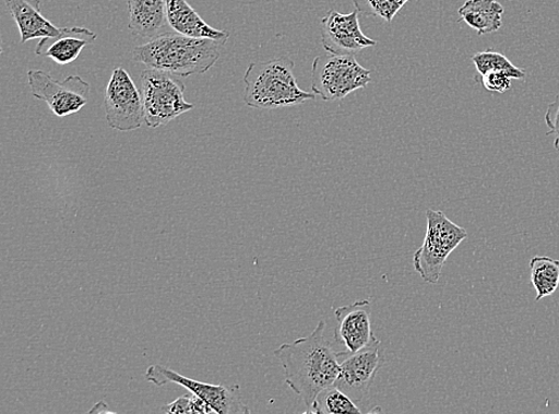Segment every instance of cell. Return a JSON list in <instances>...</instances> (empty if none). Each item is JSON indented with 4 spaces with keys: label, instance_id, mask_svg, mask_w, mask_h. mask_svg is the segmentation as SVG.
I'll use <instances>...</instances> for the list:
<instances>
[{
    "label": "cell",
    "instance_id": "6da1fadb",
    "mask_svg": "<svg viewBox=\"0 0 559 414\" xmlns=\"http://www.w3.org/2000/svg\"><path fill=\"white\" fill-rule=\"evenodd\" d=\"M326 323L320 320L308 338L281 345L275 356L284 370L285 383L302 399L307 412L318 395L334 385L341 371V358L324 338Z\"/></svg>",
    "mask_w": 559,
    "mask_h": 414
},
{
    "label": "cell",
    "instance_id": "7a4b0ae2",
    "mask_svg": "<svg viewBox=\"0 0 559 414\" xmlns=\"http://www.w3.org/2000/svg\"><path fill=\"white\" fill-rule=\"evenodd\" d=\"M224 46L212 38L165 33L134 48L133 59L178 76L204 74L215 67Z\"/></svg>",
    "mask_w": 559,
    "mask_h": 414
},
{
    "label": "cell",
    "instance_id": "3957f363",
    "mask_svg": "<svg viewBox=\"0 0 559 414\" xmlns=\"http://www.w3.org/2000/svg\"><path fill=\"white\" fill-rule=\"evenodd\" d=\"M243 100L254 109H280L300 106L317 95L298 86L294 61L288 57L266 62H252L245 76Z\"/></svg>",
    "mask_w": 559,
    "mask_h": 414
},
{
    "label": "cell",
    "instance_id": "277c9868",
    "mask_svg": "<svg viewBox=\"0 0 559 414\" xmlns=\"http://www.w3.org/2000/svg\"><path fill=\"white\" fill-rule=\"evenodd\" d=\"M426 220L425 240L413 256V265L425 282L437 284L449 256L467 238V232L444 212L428 210Z\"/></svg>",
    "mask_w": 559,
    "mask_h": 414
},
{
    "label": "cell",
    "instance_id": "5b68a950",
    "mask_svg": "<svg viewBox=\"0 0 559 414\" xmlns=\"http://www.w3.org/2000/svg\"><path fill=\"white\" fill-rule=\"evenodd\" d=\"M140 81L145 123L150 128L166 126L194 108L186 99V85L180 76L148 68L141 72Z\"/></svg>",
    "mask_w": 559,
    "mask_h": 414
},
{
    "label": "cell",
    "instance_id": "8992f818",
    "mask_svg": "<svg viewBox=\"0 0 559 414\" xmlns=\"http://www.w3.org/2000/svg\"><path fill=\"white\" fill-rule=\"evenodd\" d=\"M371 83V71L364 69L354 56L318 57L311 70V90L323 100H342Z\"/></svg>",
    "mask_w": 559,
    "mask_h": 414
},
{
    "label": "cell",
    "instance_id": "52a82bcc",
    "mask_svg": "<svg viewBox=\"0 0 559 414\" xmlns=\"http://www.w3.org/2000/svg\"><path fill=\"white\" fill-rule=\"evenodd\" d=\"M108 125L119 132H132L145 122L142 94L132 76L122 69H115L104 95Z\"/></svg>",
    "mask_w": 559,
    "mask_h": 414
},
{
    "label": "cell",
    "instance_id": "ba28073f",
    "mask_svg": "<svg viewBox=\"0 0 559 414\" xmlns=\"http://www.w3.org/2000/svg\"><path fill=\"white\" fill-rule=\"evenodd\" d=\"M32 95L47 103L58 118L80 113L88 103L91 86L80 75H70L59 82L43 70H29Z\"/></svg>",
    "mask_w": 559,
    "mask_h": 414
},
{
    "label": "cell",
    "instance_id": "9c48e42d",
    "mask_svg": "<svg viewBox=\"0 0 559 414\" xmlns=\"http://www.w3.org/2000/svg\"><path fill=\"white\" fill-rule=\"evenodd\" d=\"M146 380L155 386L177 383L187 388L193 395L205 401L218 414H247L250 409L243 404L239 386L226 387L194 381L175 370L154 365L146 371Z\"/></svg>",
    "mask_w": 559,
    "mask_h": 414
},
{
    "label": "cell",
    "instance_id": "30bf717a",
    "mask_svg": "<svg viewBox=\"0 0 559 414\" xmlns=\"http://www.w3.org/2000/svg\"><path fill=\"white\" fill-rule=\"evenodd\" d=\"M341 371L335 386L340 387L356 404L369 395L376 375L384 366V348L376 335L361 351L342 356Z\"/></svg>",
    "mask_w": 559,
    "mask_h": 414
},
{
    "label": "cell",
    "instance_id": "8fae6325",
    "mask_svg": "<svg viewBox=\"0 0 559 414\" xmlns=\"http://www.w3.org/2000/svg\"><path fill=\"white\" fill-rule=\"evenodd\" d=\"M359 11L341 14L330 10L320 22L321 44L328 54L336 56H356L362 49L373 47L377 42L360 29Z\"/></svg>",
    "mask_w": 559,
    "mask_h": 414
},
{
    "label": "cell",
    "instance_id": "7c38bea8",
    "mask_svg": "<svg viewBox=\"0 0 559 414\" xmlns=\"http://www.w3.org/2000/svg\"><path fill=\"white\" fill-rule=\"evenodd\" d=\"M336 327L334 340L344 347L340 357L355 354L368 346L374 338L371 323V303L360 300L334 309Z\"/></svg>",
    "mask_w": 559,
    "mask_h": 414
},
{
    "label": "cell",
    "instance_id": "4fadbf2b",
    "mask_svg": "<svg viewBox=\"0 0 559 414\" xmlns=\"http://www.w3.org/2000/svg\"><path fill=\"white\" fill-rule=\"evenodd\" d=\"M97 34L86 28H62L56 37H44L37 44L35 54L49 58L59 64H69L80 58L82 50L97 40Z\"/></svg>",
    "mask_w": 559,
    "mask_h": 414
},
{
    "label": "cell",
    "instance_id": "5bb4252c",
    "mask_svg": "<svg viewBox=\"0 0 559 414\" xmlns=\"http://www.w3.org/2000/svg\"><path fill=\"white\" fill-rule=\"evenodd\" d=\"M165 7L167 23L176 33L197 38H212L225 45L229 40L227 32L211 27L188 0H165Z\"/></svg>",
    "mask_w": 559,
    "mask_h": 414
},
{
    "label": "cell",
    "instance_id": "9a60e30c",
    "mask_svg": "<svg viewBox=\"0 0 559 414\" xmlns=\"http://www.w3.org/2000/svg\"><path fill=\"white\" fill-rule=\"evenodd\" d=\"M4 3L17 23L22 44L56 37L62 31L43 15L40 0H4Z\"/></svg>",
    "mask_w": 559,
    "mask_h": 414
},
{
    "label": "cell",
    "instance_id": "2e32d148",
    "mask_svg": "<svg viewBox=\"0 0 559 414\" xmlns=\"http://www.w3.org/2000/svg\"><path fill=\"white\" fill-rule=\"evenodd\" d=\"M128 28L142 38L157 37L165 34L168 23L165 0H128Z\"/></svg>",
    "mask_w": 559,
    "mask_h": 414
},
{
    "label": "cell",
    "instance_id": "e0dca14e",
    "mask_svg": "<svg viewBox=\"0 0 559 414\" xmlns=\"http://www.w3.org/2000/svg\"><path fill=\"white\" fill-rule=\"evenodd\" d=\"M503 12L504 9L498 0H466L459 10L461 20L478 35L500 31Z\"/></svg>",
    "mask_w": 559,
    "mask_h": 414
},
{
    "label": "cell",
    "instance_id": "ac0fdd59",
    "mask_svg": "<svg viewBox=\"0 0 559 414\" xmlns=\"http://www.w3.org/2000/svg\"><path fill=\"white\" fill-rule=\"evenodd\" d=\"M531 283L536 289V301L552 295L559 286V261L551 257H533L530 262Z\"/></svg>",
    "mask_w": 559,
    "mask_h": 414
},
{
    "label": "cell",
    "instance_id": "d6986e66",
    "mask_svg": "<svg viewBox=\"0 0 559 414\" xmlns=\"http://www.w3.org/2000/svg\"><path fill=\"white\" fill-rule=\"evenodd\" d=\"M307 413L359 414L362 413V411L340 387L332 385L318 395L313 407Z\"/></svg>",
    "mask_w": 559,
    "mask_h": 414
},
{
    "label": "cell",
    "instance_id": "ffe728a7",
    "mask_svg": "<svg viewBox=\"0 0 559 414\" xmlns=\"http://www.w3.org/2000/svg\"><path fill=\"white\" fill-rule=\"evenodd\" d=\"M472 60L479 75H484L490 71H504L509 72L515 81H524L526 78V73L523 69L516 68L509 58H506L503 55L499 54V51L492 49L479 51Z\"/></svg>",
    "mask_w": 559,
    "mask_h": 414
},
{
    "label": "cell",
    "instance_id": "44dd1931",
    "mask_svg": "<svg viewBox=\"0 0 559 414\" xmlns=\"http://www.w3.org/2000/svg\"><path fill=\"white\" fill-rule=\"evenodd\" d=\"M409 0H354L359 14L366 17H376L392 23L400 10Z\"/></svg>",
    "mask_w": 559,
    "mask_h": 414
},
{
    "label": "cell",
    "instance_id": "7402d4cb",
    "mask_svg": "<svg viewBox=\"0 0 559 414\" xmlns=\"http://www.w3.org/2000/svg\"><path fill=\"white\" fill-rule=\"evenodd\" d=\"M512 81L513 76L504 71H490L480 75V82L489 93L504 94L509 92L512 87Z\"/></svg>",
    "mask_w": 559,
    "mask_h": 414
},
{
    "label": "cell",
    "instance_id": "603a6c76",
    "mask_svg": "<svg viewBox=\"0 0 559 414\" xmlns=\"http://www.w3.org/2000/svg\"><path fill=\"white\" fill-rule=\"evenodd\" d=\"M545 123L549 128L548 135L555 138L554 145L559 152V93L545 114Z\"/></svg>",
    "mask_w": 559,
    "mask_h": 414
},
{
    "label": "cell",
    "instance_id": "cb8c5ba5",
    "mask_svg": "<svg viewBox=\"0 0 559 414\" xmlns=\"http://www.w3.org/2000/svg\"><path fill=\"white\" fill-rule=\"evenodd\" d=\"M162 411L168 414H191V398L181 397L174 403L163 406Z\"/></svg>",
    "mask_w": 559,
    "mask_h": 414
},
{
    "label": "cell",
    "instance_id": "d4e9b609",
    "mask_svg": "<svg viewBox=\"0 0 559 414\" xmlns=\"http://www.w3.org/2000/svg\"><path fill=\"white\" fill-rule=\"evenodd\" d=\"M214 410L205 403V401L197 395L191 398V414H207Z\"/></svg>",
    "mask_w": 559,
    "mask_h": 414
}]
</instances>
